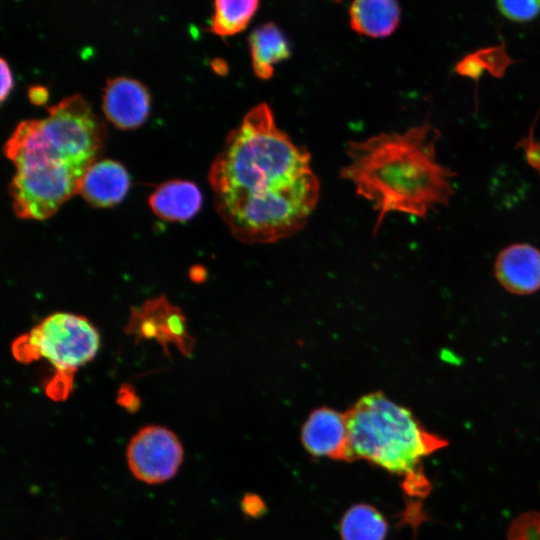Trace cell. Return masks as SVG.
Here are the masks:
<instances>
[{
	"instance_id": "cell-1",
	"label": "cell",
	"mask_w": 540,
	"mask_h": 540,
	"mask_svg": "<svg viewBox=\"0 0 540 540\" xmlns=\"http://www.w3.org/2000/svg\"><path fill=\"white\" fill-rule=\"evenodd\" d=\"M208 180L217 213L248 244L273 243L300 231L320 195L310 152L278 127L265 102L250 108L228 133Z\"/></svg>"
},
{
	"instance_id": "cell-2",
	"label": "cell",
	"mask_w": 540,
	"mask_h": 540,
	"mask_svg": "<svg viewBox=\"0 0 540 540\" xmlns=\"http://www.w3.org/2000/svg\"><path fill=\"white\" fill-rule=\"evenodd\" d=\"M43 119L20 122L4 146L15 167L9 184L15 214L43 220L80 190L104 147L106 128L79 94L47 107Z\"/></svg>"
},
{
	"instance_id": "cell-3",
	"label": "cell",
	"mask_w": 540,
	"mask_h": 540,
	"mask_svg": "<svg viewBox=\"0 0 540 540\" xmlns=\"http://www.w3.org/2000/svg\"><path fill=\"white\" fill-rule=\"evenodd\" d=\"M440 131L429 122L404 132H383L351 141L340 177L378 213L375 230L390 212L426 219L437 206H448L457 173L436 159Z\"/></svg>"
},
{
	"instance_id": "cell-4",
	"label": "cell",
	"mask_w": 540,
	"mask_h": 540,
	"mask_svg": "<svg viewBox=\"0 0 540 540\" xmlns=\"http://www.w3.org/2000/svg\"><path fill=\"white\" fill-rule=\"evenodd\" d=\"M344 415L347 441L342 461H368L405 476L406 483L425 477L419 468L421 460L448 445L445 438L426 430L408 408L382 392L361 397Z\"/></svg>"
},
{
	"instance_id": "cell-5",
	"label": "cell",
	"mask_w": 540,
	"mask_h": 540,
	"mask_svg": "<svg viewBox=\"0 0 540 540\" xmlns=\"http://www.w3.org/2000/svg\"><path fill=\"white\" fill-rule=\"evenodd\" d=\"M99 346V333L87 318L58 312L17 338L12 352L23 363L45 359L55 371L47 394L61 400L71 391L76 370L95 357Z\"/></svg>"
},
{
	"instance_id": "cell-6",
	"label": "cell",
	"mask_w": 540,
	"mask_h": 540,
	"mask_svg": "<svg viewBox=\"0 0 540 540\" xmlns=\"http://www.w3.org/2000/svg\"><path fill=\"white\" fill-rule=\"evenodd\" d=\"M127 462L132 474L148 484L171 479L183 460V447L169 429L148 425L140 429L127 447Z\"/></svg>"
},
{
	"instance_id": "cell-7",
	"label": "cell",
	"mask_w": 540,
	"mask_h": 540,
	"mask_svg": "<svg viewBox=\"0 0 540 540\" xmlns=\"http://www.w3.org/2000/svg\"><path fill=\"white\" fill-rule=\"evenodd\" d=\"M494 274L500 285L516 295L540 289V250L527 243H514L502 249L495 260Z\"/></svg>"
},
{
	"instance_id": "cell-8",
	"label": "cell",
	"mask_w": 540,
	"mask_h": 540,
	"mask_svg": "<svg viewBox=\"0 0 540 540\" xmlns=\"http://www.w3.org/2000/svg\"><path fill=\"white\" fill-rule=\"evenodd\" d=\"M102 99L106 117L119 128H136L148 116L150 96L138 80L122 76L109 79Z\"/></svg>"
},
{
	"instance_id": "cell-9",
	"label": "cell",
	"mask_w": 540,
	"mask_h": 540,
	"mask_svg": "<svg viewBox=\"0 0 540 540\" xmlns=\"http://www.w3.org/2000/svg\"><path fill=\"white\" fill-rule=\"evenodd\" d=\"M301 440L313 456L343 460L347 441L344 413L327 407L315 409L302 427Z\"/></svg>"
},
{
	"instance_id": "cell-10",
	"label": "cell",
	"mask_w": 540,
	"mask_h": 540,
	"mask_svg": "<svg viewBox=\"0 0 540 540\" xmlns=\"http://www.w3.org/2000/svg\"><path fill=\"white\" fill-rule=\"evenodd\" d=\"M129 184V175L124 166L117 161L105 159L90 166L79 193L94 207H110L124 198Z\"/></svg>"
},
{
	"instance_id": "cell-11",
	"label": "cell",
	"mask_w": 540,
	"mask_h": 540,
	"mask_svg": "<svg viewBox=\"0 0 540 540\" xmlns=\"http://www.w3.org/2000/svg\"><path fill=\"white\" fill-rule=\"evenodd\" d=\"M153 212L169 221H185L201 208L202 194L190 181L171 180L162 183L149 197Z\"/></svg>"
},
{
	"instance_id": "cell-12",
	"label": "cell",
	"mask_w": 540,
	"mask_h": 540,
	"mask_svg": "<svg viewBox=\"0 0 540 540\" xmlns=\"http://www.w3.org/2000/svg\"><path fill=\"white\" fill-rule=\"evenodd\" d=\"M401 9L394 0H357L349 8L351 28L358 34L384 38L398 27Z\"/></svg>"
},
{
	"instance_id": "cell-13",
	"label": "cell",
	"mask_w": 540,
	"mask_h": 540,
	"mask_svg": "<svg viewBox=\"0 0 540 540\" xmlns=\"http://www.w3.org/2000/svg\"><path fill=\"white\" fill-rule=\"evenodd\" d=\"M251 64L255 76L268 80L274 66L290 57V47L280 28L273 22L263 23L249 36Z\"/></svg>"
},
{
	"instance_id": "cell-14",
	"label": "cell",
	"mask_w": 540,
	"mask_h": 540,
	"mask_svg": "<svg viewBox=\"0 0 540 540\" xmlns=\"http://www.w3.org/2000/svg\"><path fill=\"white\" fill-rule=\"evenodd\" d=\"M388 525L373 506L356 504L346 511L340 523L342 540H384Z\"/></svg>"
},
{
	"instance_id": "cell-15",
	"label": "cell",
	"mask_w": 540,
	"mask_h": 540,
	"mask_svg": "<svg viewBox=\"0 0 540 540\" xmlns=\"http://www.w3.org/2000/svg\"><path fill=\"white\" fill-rule=\"evenodd\" d=\"M257 0H217L209 31L222 37L243 31L259 8Z\"/></svg>"
},
{
	"instance_id": "cell-16",
	"label": "cell",
	"mask_w": 540,
	"mask_h": 540,
	"mask_svg": "<svg viewBox=\"0 0 540 540\" xmlns=\"http://www.w3.org/2000/svg\"><path fill=\"white\" fill-rule=\"evenodd\" d=\"M513 62L504 45L479 49L465 55L455 65V72L461 76L478 81L484 71L493 77H503L507 67Z\"/></svg>"
},
{
	"instance_id": "cell-17",
	"label": "cell",
	"mask_w": 540,
	"mask_h": 540,
	"mask_svg": "<svg viewBox=\"0 0 540 540\" xmlns=\"http://www.w3.org/2000/svg\"><path fill=\"white\" fill-rule=\"evenodd\" d=\"M496 6L505 18L518 23L532 21L540 14V0H501L497 1Z\"/></svg>"
},
{
	"instance_id": "cell-18",
	"label": "cell",
	"mask_w": 540,
	"mask_h": 540,
	"mask_svg": "<svg viewBox=\"0 0 540 540\" xmlns=\"http://www.w3.org/2000/svg\"><path fill=\"white\" fill-rule=\"evenodd\" d=\"M508 540H540V512L529 511L520 514L510 524Z\"/></svg>"
},
{
	"instance_id": "cell-19",
	"label": "cell",
	"mask_w": 540,
	"mask_h": 540,
	"mask_svg": "<svg viewBox=\"0 0 540 540\" xmlns=\"http://www.w3.org/2000/svg\"><path fill=\"white\" fill-rule=\"evenodd\" d=\"M536 122H537V118L534 119L530 127L529 136L521 139L517 143L516 147H520L524 150L525 159L527 163L532 168H534L540 175V143L535 141L534 139V125Z\"/></svg>"
},
{
	"instance_id": "cell-20",
	"label": "cell",
	"mask_w": 540,
	"mask_h": 540,
	"mask_svg": "<svg viewBox=\"0 0 540 540\" xmlns=\"http://www.w3.org/2000/svg\"><path fill=\"white\" fill-rule=\"evenodd\" d=\"M1 92H0V99L1 101H4V99L9 94L10 90L13 86V78L11 74V70L7 64V62L1 58Z\"/></svg>"
},
{
	"instance_id": "cell-21",
	"label": "cell",
	"mask_w": 540,
	"mask_h": 540,
	"mask_svg": "<svg viewBox=\"0 0 540 540\" xmlns=\"http://www.w3.org/2000/svg\"><path fill=\"white\" fill-rule=\"evenodd\" d=\"M30 101L35 105L45 104L48 99V90L44 86L34 85L28 90Z\"/></svg>"
}]
</instances>
